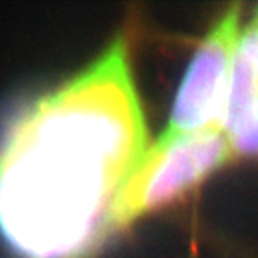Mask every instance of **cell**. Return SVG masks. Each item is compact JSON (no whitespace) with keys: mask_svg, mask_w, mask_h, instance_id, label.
<instances>
[{"mask_svg":"<svg viewBox=\"0 0 258 258\" xmlns=\"http://www.w3.org/2000/svg\"><path fill=\"white\" fill-rule=\"evenodd\" d=\"M124 41L0 131V235L19 258H86L146 153Z\"/></svg>","mask_w":258,"mask_h":258,"instance_id":"6da1fadb","label":"cell"},{"mask_svg":"<svg viewBox=\"0 0 258 258\" xmlns=\"http://www.w3.org/2000/svg\"><path fill=\"white\" fill-rule=\"evenodd\" d=\"M233 157L258 156V104L226 134Z\"/></svg>","mask_w":258,"mask_h":258,"instance_id":"277c9868","label":"cell"},{"mask_svg":"<svg viewBox=\"0 0 258 258\" xmlns=\"http://www.w3.org/2000/svg\"><path fill=\"white\" fill-rule=\"evenodd\" d=\"M238 51L258 72V27L250 25L239 36Z\"/></svg>","mask_w":258,"mask_h":258,"instance_id":"5b68a950","label":"cell"},{"mask_svg":"<svg viewBox=\"0 0 258 258\" xmlns=\"http://www.w3.org/2000/svg\"><path fill=\"white\" fill-rule=\"evenodd\" d=\"M233 159L229 139L221 131H206L171 142L156 140L110 209L109 235L126 229L146 213L185 198Z\"/></svg>","mask_w":258,"mask_h":258,"instance_id":"7a4b0ae2","label":"cell"},{"mask_svg":"<svg viewBox=\"0 0 258 258\" xmlns=\"http://www.w3.org/2000/svg\"><path fill=\"white\" fill-rule=\"evenodd\" d=\"M239 36V10L233 5L196 50L179 86L170 120L157 142H171L206 131L223 133Z\"/></svg>","mask_w":258,"mask_h":258,"instance_id":"3957f363","label":"cell"},{"mask_svg":"<svg viewBox=\"0 0 258 258\" xmlns=\"http://www.w3.org/2000/svg\"><path fill=\"white\" fill-rule=\"evenodd\" d=\"M253 25L258 27V10H256V14H255V22H253Z\"/></svg>","mask_w":258,"mask_h":258,"instance_id":"8992f818","label":"cell"}]
</instances>
